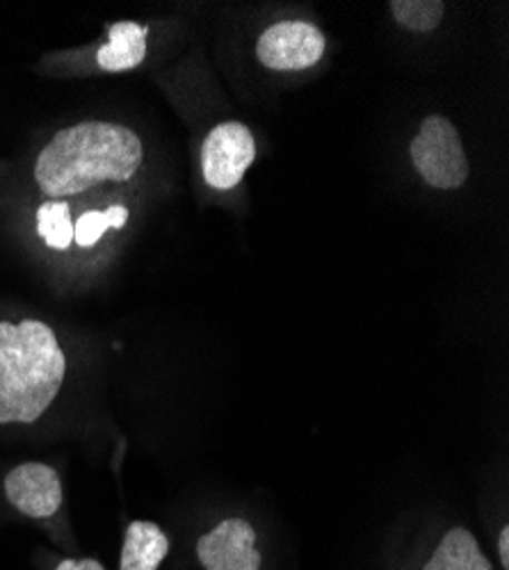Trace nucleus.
Returning a JSON list of instances; mask_svg holds the SVG:
<instances>
[{
    "mask_svg": "<svg viewBox=\"0 0 509 570\" xmlns=\"http://www.w3.org/2000/svg\"><path fill=\"white\" fill-rule=\"evenodd\" d=\"M147 58V28L135 21L112 23L108 41L99 49L97 62L104 71L121 73L140 67Z\"/></svg>",
    "mask_w": 509,
    "mask_h": 570,
    "instance_id": "8",
    "label": "nucleus"
},
{
    "mask_svg": "<svg viewBox=\"0 0 509 570\" xmlns=\"http://www.w3.org/2000/svg\"><path fill=\"white\" fill-rule=\"evenodd\" d=\"M128 208L110 206L108 210H89L74 224V243L80 247H95L108 228H124Z\"/></svg>",
    "mask_w": 509,
    "mask_h": 570,
    "instance_id": "13",
    "label": "nucleus"
},
{
    "mask_svg": "<svg viewBox=\"0 0 509 570\" xmlns=\"http://www.w3.org/2000/svg\"><path fill=\"white\" fill-rule=\"evenodd\" d=\"M389 8L395 21L411 32H432L446 14L441 0H391Z\"/></svg>",
    "mask_w": 509,
    "mask_h": 570,
    "instance_id": "12",
    "label": "nucleus"
},
{
    "mask_svg": "<svg viewBox=\"0 0 509 570\" xmlns=\"http://www.w3.org/2000/svg\"><path fill=\"white\" fill-rule=\"evenodd\" d=\"M6 495L14 509L30 518H51L62 504V484L51 465L30 461L8 472Z\"/></svg>",
    "mask_w": 509,
    "mask_h": 570,
    "instance_id": "7",
    "label": "nucleus"
},
{
    "mask_svg": "<svg viewBox=\"0 0 509 570\" xmlns=\"http://www.w3.org/2000/svg\"><path fill=\"white\" fill-rule=\"evenodd\" d=\"M37 233L51 249L65 252L74 243V222L69 204L65 202H46L37 210Z\"/></svg>",
    "mask_w": 509,
    "mask_h": 570,
    "instance_id": "11",
    "label": "nucleus"
},
{
    "mask_svg": "<svg viewBox=\"0 0 509 570\" xmlns=\"http://www.w3.org/2000/svg\"><path fill=\"white\" fill-rule=\"evenodd\" d=\"M256 160V139L241 121L215 126L202 147V171L211 187L234 189Z\"/></svg>",
    "mask_w": 509,
    "mask_h": 570,
    "instance_id": "4",
    "label": "nucleus"
},
{
    "mask_svg": "<svg viewBox=\"0 0 509 570\" xmlns=\"http://www.w3.org/2000/svg\"><path fill=\"white\" fill-rule=\"evenodd\" d=\"M411 163L437 189H459L469 180V158L450 119L432 115L411 141Z\"/></svg>",
    "mask_w": 509,
    "mask_h": 570,
    "instance_id": "3",
    "label": "nucleus"
},
{
    "mask_svg": "<svg viewBox=\"0 0 509 570\" xmlns=\"http://www.w3.org/2000/svg\"><path fill=\"white\" fill-rule=\"evenodd\" d=\"M256 532L243 518H228L197 543L206 570H258L261 554L254 548Z\"/></svg>",
    "mask_w": 509,
    "mask_h": 570,
    "instance_id": "6",
    "label": "nucleus"
},
{
    "mask_svg": "<svg viewBox=\"0 0 509 570\" xmlns=\"http://www.w3.org/2000/svg\"><path fill=\"white\" fill-rule=\"evenodd\" d=\"M145 158L143 139L110 121H82L53 135L35 160V180L46 197L62 202L101 183H126Z\"/></svg>",
    "mask_w": 509,
    "mask_h": 570,
    "instance_id": "1",
    "label": "nucleus"
},
{
    "mask_svg": "<svg viewBox=\"0 0 509 570\" xmlns=\"http://www.w3.org/2000/svg\"><path fill=\"white\" fill-rule=\"evenodd\" d=\"M56 570H106V568L95 559H80V561L65 559Z\"/></svg>",
    "mask_w": 509,
    "mask_h": 570,
    "instance_id": "14",
    "label": "nucleus"
},
{
    "mask_svg": "<svg viewBox=\"0 0 509 570\" xmlns=\"http://www.w3.org/2000/svg\"><path fill=\"white\" fill-rule=\"evenodd\" d=\"M423 570H493V566L482 554L476 537L469 530L454 528L443 537L441 546Z\"/></svg>",
    "mask_w": 509,
    "mask_h": 570,
    "instance_id": "10",
    "label": "nucleus"
},
{
    "mask_svg": "<svg viewBox=\"0 0 509 570\" xmlns=\"http://www.w3.org/2000/svg\"><path fill=\"white\" fill-rule=\"evenodd\" d=\"M498 552H500L502 568L509 570V528H502V532L498 537Z\"/></svg>",
    "mask_w": 509,
    "mask_h": 570,
    "instance_id": "15",
    "label": "nucleus"
},
{
    "mask_svg": "<svg viewBox=\"0 0 509 570\" xmlns=\"http://www.w3.org/2000/svg\"><path fill=\"white\" fill-rule=\"evenodd\" d=\"M67 358L39 320L0 322V424H32L58 397Z\"/></svg>",
    "mask_w": 509,
    "mask_h": 570,
    "instance_id": "2",
    "label": "nucleus"
},
{
    "mask_svg": "<svg viewBox=\"0 0 509 570\" xmlns=\"http://www.w3.org/2000/svg\"><path fill=\"white\" fill-rule=\"evenodd\" d=\"M325 35L304 21L270 26L256 43L258 62L274 71H302L325 56Z\"/></svg>",
    "mask_w": 509,
    "mask_h": 570,
    "instance_id": "5",
    "label": "nucleus"
},
{
    "mask_svg": "<svg viewBox=\"0 0 509 570\" xmlns=\"http://www.w3.org/2000/svg\"><path fill=\"white\" fill-rule=\"evenodd\" d=\"M167 552L169 539L156 522L133 520L121 548V570H158Z\"/></svg>",
    "mask_w": 509,
    "mask_h": 570,
    "instance_id": "9",
    "label": "nucleus"
}]
</instances>
